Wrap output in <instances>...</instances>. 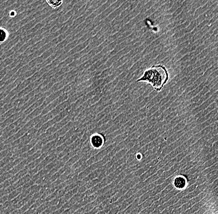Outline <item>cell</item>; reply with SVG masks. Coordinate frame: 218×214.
Returning a JSON list of instances; mask_svg holds the SVG:
<instances>
[{"mask_svg":"<svg viewBox=\"0 0 218 214\" xmlns=\"http://www.w3.org/2000/svg\"><path fill=\"white\" fill-rule=\"evenodd\" d=\"M169 79V74L167 69L164 65L159 64L146 69L136 82L149 83L156 91H160Z\"/></svg>","mask_w":218,"mask_h":214,"instance_id":"obj_1","label":"cell"},{"mask_svg":"<svg viewBox=\"0 0 218 214\" xmlns=\"http://www.w3.org/2000/svg\"><path fill=\"white\" fill-rule=\"evenodd\" d=\"M104 143V137L101 134L94 133L91 135L89 139V143L90 146L95 149H99L101 148Z\"/></svg>","mask_w":218,"mask_h":214,"instance_id":"obj_2","label":"cell"},{"mask_svg":"<svg viewBox=\"0 0 218 214\" xmlns=\"http://www.w3.org/2000/svg\"><path fill=\"white\" fill-rule=\"evenodd\" d=\"M173 184L177 189H184L186 185V179L182 176H178L174 178Z\"/></svg>","mask_w":218,"mask_h":214,"instance_id":"obj_3","label":"cell"},{"mask_svg":"<svg viewBox=\"0 0 218 214\" xmlns=\"http://www.w3.org/2000/svg\"><path fill=\"white\" fill-rule=\"evenodd\" d=\"M9 37L8 30L3 27H0V44L5 42Z\"/></svg>","mask_w":218,"mask_h":214,"instance_id":"obj_4","label":"cell"},{"mask_svg":"<svg viewBox=\"0 0 218 214\" xmlns=\"http://www.w3.org/2000/svg\"><path fill=\"white\" fill-rule=\"evenodd\" d=\"M46 2L50 7L53 9H57L60 7L63 4L62 1H48V0H47Z\"/></svg>","mask_w":218,"mask_h":214,"instance_id":"obj_5","label":"cell"},{"mask_svg":"<svg viewBox=\"0 0 218 214\" xmlns=\"http://www.w3.org/2000/svg\"><path fill=\"white\" fill-rule=\"evenodd\" d=\"M16 16V11L14 10H12L9 13V16L10 17H14Z\"/></svg>","mask_w":218,"mask_h":214,"instance_id":"obj_6","label":"cell"}]
</instances>
